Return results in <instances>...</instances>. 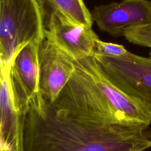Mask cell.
<instances>
[{
    "instance_id": "obj_2",
    "label": "cell",
    "mask_w": 151,
    "mask_h": 151,
    "mask_svg": "<svg viewBox=\"0 0 151 151\" xmlns=\"http://www.w3.org/2000/svg\"><path fill=\"white\" fill-rule=\"evenodd\" d=\"M74 73L58 97L51 103L52 106L67 116L81 122L99 126L136 127L114 107L79 60H74Z\"/></svg>"
},
{
    "instance_id": "obj_6",
    "label": "cell",
    "mask_w": 151,
    "mask_h": 151,
    "mask_svg": "<svg viewBox=\"0 0 151 151\" xmlns=\"http://www.w3.org/2000/svg\"><path fill=\"white\" fill-rule=\"evenodd\" d=\"M38 56L41 91L52 103L74 73V59L47 37L39 45Z\"/></svg>"
},
{
    "instance_id": "obj_11",
    "label": "cell",
    "mask_w": 151,
    "mask_h": 151,
    "mask_svg": "<svg viewBox=\"0 0 151 151\" xmlns=\"http://www.w3.org/2000/svg\"><path fill=\"white\" fill-rule=\"evenodd\" d=\"M123 37L132 44L151 48V24L128 27Z\"/></svg>"
},
{
    "instance_id": "obj_1",
    "label": "cell",
    "mask_w": 151,
    "mask_h": 151,
    "mask_svg": "<svg viewBox=\"0 0 151 151\" xmlns=\"http://www.w3.org/2000/svg\"><path fill=\"white\" fill-rule=\"evenodd\" d=\"M24 145L25 151H144L151 147V140L139 127L76 120L42 97L30 103Z\"/></svg>"
},
{
    "instance_id": "obj_10",
    "label": "cell",
    "mask_w": 151,
    "mask_h": 151,
    "mask_svg": "<svg viewBox=\"0 0 151 151\" xmlns=\"http://www.w3.org/2000/svg\"><path fill=\"white\" fill-rule=\"evenodd\" d=\"M47 14L58 11L70 19L91 28L93 20L83 0H40Z\"/></svg>"
},
{
    "instance_id": "obj_4",
    "label": "cell",
    "mask_w": 151,
    "mask_h": 151,
    "mask_svg": "<svg viewBox=\"0 0 151 151\" xmlns=\"http://www.w3.org/2000/svg\"><path fill=\"white\" fill-rule=\"evenodd\" d=\"M110 80L125 93L151 103V58L130 51L119 57L94 55Z\"/></svg>"
},
{
    "instance_id": "obj_9",
    "label": "cell",
    "mask_w": 151,
    "mask_h": 151,
    "mask_svg": "<svg viewBox=\"0 0 151 151\" xmlns=\"http://www.w3.org/2000/svg\"><path fill=\"white\" fill-rule=\"evenodd\" d=\"M0 105V151H25L24 129L27 113L15 103L9 71L1 70Z\"/></svg>"
},
{
    "instance_id": "obj_3",
    "label": "cell",
    "mask_w": 151,
    "mask_h": 151,
    "mask_svg": "<svg viewBox=\"0 0 151 151\" xmlns=\"http://www.w3.org/2000/svg\"><path fill=\"white\" fill-rule=\"evenodd\" d=\"M47 14L40 0H0V67L10 69L17 54L45 38Z\"/></svg>"
},
{
    "instance_id": "obj_8",
    "label": "cell",
    "mask_w": 151,
    "mask_h": 151,
    "mask_svg": "<svg viewBox=\"0 0 151 151\" xmlns=\"http://www.w3.org/2000/svg\"><path fill=\"white\" fill-rule=\"evenodd\" d=\"M45 36L74 60L93 55L94 42L99 38L91 28L76 22L58 11L48 17Z\"/></svg>"
},
{
    "instance_id": "obj_7",
    "label": "cell",
    "mask_w": 151,
    "mask_h": 151,
    "mask_svg": "<svg viewBox=\"0 0 151 151\" xmlns=\"http://www.w3.org/2000/svg\"><path fill=\"white\" fill-rule=\"evenodd\" d=\"M91 14L99 29L119 37L128 27L151 24V0H123L100 5Z\"/></svg>"
},
{
    "instance_id": "obj_5",
    "label": "cell",
    "mask_w": 151,
    "mask_h": 151,
    "mask_svg": "<svg viewBox=\"0 0 151 151\" xmlns=\"http://www.w3.org/2000/svg\"><path fill=\"white\" fill-rule=\"evenodd\" d=\"M40 44L29 43L15 56L10 69L11 88L18 107L27 113L30 103L43 96L40 89Z\"/></svg>"
},
{
    "instance_id": "obj_12",
    "label": "cell",
    "mask_w": 151,
    "mask_h": 151,
    "mask_svg": "<svg viewBox=\"0 0 151 151\" xmlns=\"http://www.w3.org/2000/svg\"><path fill=\"white\" fill-rule=\"evenodd\" d=\"M128 51L122 45L101 41L99 38L94 42L93 55L119 57L124 55Z\"/></svg>"
},
{
    "instance_id": "obj_13",
    "label": "cell",
    "mask_w": 151,
    "mask_h": 151,
    "mask_svg": "<svg viewBox=\"0 0 151 151\" xmlns=\"http://www.w3.org/2000/svg\"><path fill=\"white\" fill-rule=\"evenodd\" d=\"M149 57H150V58H151V52H150V53H149Z\"/></svg>"
}]
</instances>
